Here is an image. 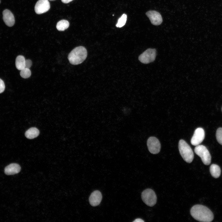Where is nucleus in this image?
<instances>
[{
    "mask_svg": "<svg viewBox=\"0 0 222 222\" xmlns=\"http://www.w3.org/2000/svg\"><path fill=\"white\" fill-rule=\"evenodd\" d=\"M3 19L6 24L8 27L13 26L15 23L14 16L10 11L8 9L4 10L2 13Z\"/></svg>",
    "mask_w": 222,
    "mask_h": 222,
    "instance_id": "obj_12",
    "label": "nucleus"
},
{
    "mask_svg": "<svg viewBox=\"0 0 222 222\" xmlns=\"http://www.w3.org/2000/svg\"><path fill=\"white\" fill-rule=\"evenodd\" d=\"M69 26V22L65 20H62L59 21L56 25V27L59 31H64L67 29Z\"/></svg>",
    "mask_w": 222,
    "mask_h": 222,
    "instance_id": "obj_17",
    "label": "nucleus"
},
{
    "mask_svg": "<svg viewBox=\"0 0 222 222\" xmlns=\"http://www.w3.org/2000/svg\"><path fill=\"white\" fill-rule=\"evenodd\" d=\"M192 216L196 220L203 222H210L214 219L211 211L207 207L201 204L193 206L190 210Z\"/></svg>",
    "mask_w": 222,
    "mask_h": 222,
    "instance_id": "obj_1",
    "label": "nucleus"
},
{
    "mask_svg": "<svg viewBox=\"0 0 222 222\" xmlns=\"http://www.w3.org/2000/svg\"><path fill=\"white\" fill-rule=\"evenodd\" d=\"M127 20V15L123 14L118 19L117 23L116 25L117 27H123L125 24Z\"/></svg>",
    "mask_w": 222,
    "mask_h": 222,
    "instance_id": "obj_18",
    "label": "nucleus"
},
{
    "mask_svg": "<svg viewBox=\"0 0 222 222\" xmlns=\"http://www.w3.org/2000/svg\"><path fill=\"white\" fill-rule=\"evenodd\" d=\"M55 0H49V1H54Z\"/></svg>",
    "mask_w": 222,
    "mask_h": 222,
    "instance_id": "obj_25",
    "label": "nucleus"
},
{
    "mask_svg": "<svg viewBox=\"0 0 222 222\" xmlns=\"http://www.w3.org/2000/svg\"><path fill=\"white\" fill-rule=\"evenodd\" d=\"M48 0H39L35 6V10L37 14H41L47 11L50 9Z\"/></svg>",
    "mask_w": 222,
    "mask_h": 222,
    "instance_id": "obj_9",
    "label": "nucleus"
},
{
    "mask_svg": "<svg viewBox=\"0 0 222 222\" xmlns=\"http://www.w3.org/2000/svg\"></svg>",
    "mask_w": 222,
    "mask_h": 222,
    "instance_id": "obj_27",
    "label": "nucleus"
},
{
    "mask_svg": "<svg viewBox=\"0 0 222 222\" xmlns=\"http://www.w3.org/2000/svg\"><path fill=\"white\" fill-rule=\"evenodd\" d=\"M156 51L155 49H147L138 57L139 60L144 64H147L154 61L156 58Z\"/></svg>",
    "mask_w": 222,
    "mask_h": 222,
    "instance_id": "obj_6",
    "label": "nucleus"
},
{
    "mask_svg": "<svg viewBox=\"0 0 222 222\" xmlns=\"http://www.w3.org/2000/svg\"><path fill=\"white\" fill-rule=\"evenodd\" d=\"M5 89V85L4 82L0 78V93L3 92Z\"/></svg>",
    "mask_w": 222,
    "mask_h": 222,
    "instance_id": "obj_21",
    "label": "nucleus"
},
{
    "mask_svg": "<svg viewBox=\"0 0 222 222\" xmlns=\"http://www.w3.org/2000/svg\"><path fill=\"white\" fill-rule=\"evenodd\" d=\"M39 131L35 127H32L28 130L25 133V136L29 139H32L37 137L39 134Z\"/></svg>",
    "mask_w": 222,
    "mask_h": 222,
    "instance_id": "obj_14",
    "label": "nucleus"
},
{
    "mask_svg": "<svg viewBox=\"0 0 222 222\" xmlns=\"http://www.w3.org/2000/svg\"><path fill=\"white\" fill-rule=\"evenodd\" d=\"M73 0H61L62 2L64 3H68Z\"/></svg>",
    "mask_w": 222,
    "mask_h": 222,
    "instance_id": "obj_24",
    "label": "nucleus"
},
{
    "mask_svg": "<svg viewBox=\"0 0 222 222\" xmlns=\"http://www.w3.org/2000/svg\"><path fill=\"white\" fill-rule=\"evenodd\" d=\"M26 60L24 57L22 55L17 56L15 60V66L17 69L21 70L25 68Z\"/></svg>",
    "mask_w": 222,
    "mask_h": 222,
    "instance_id": "obj_16",
    "label": "nucleus"
},
{
    "mask_svg": "<svg viewBox=\"0 0 222 222\" xmlns=\"http://www.w3.org/2000/svg\"><path fill=\"white\" fill-rule=\"evenodd\" d=\"M151 23L154 25H158L162 22V17L160 14L155 10H150L146 13Z\"/></svg>",
    "mask_w": 222,
    "mask_h": 222,
    "instance_id": "obj_10",
    "label": "nucleus"
},
{
    "mask_svg": "<svg viewBox=\"0 0 222 222\" xmlns=\"http://www.w3.org/2000/svg\"></svg>",
    "mask_w": 222,
    "mask_h": 222,
    "instance_id": "obj_26",
    "label": "nucleus"
},
{
    "mask_svg": "<svg viewBox=\"0 0 222 222\" xmlns=\"http://www.w3.org/2000/svg\"><path fill=\"white\" fill-rule=\"evenodd\" d=\"M21 167L17 163H11L5 168V173L8 175H13L18 173L21 170Z\"/></svg>",
    "mask_w": 222,
    "mask_h": 222,
    "instance_id": "obj_13",
    "label": "nucleus"
},
{
    "mask_svg": "<svg viewBox=\"0 0 222 222\" xmlns=\"http://www.w3.org/2000/svg\"><path fill=\"white\" fill-rule=\"evenodd\" d=\"M205 138V132L202 128H198L195 131L191 142L194 146L199 145L203 141Z\"/></svg>",
    "mask_w": 222,
    "mask_h": 222,
    "instance_id": "obj_8",
    "label": "nucleus"
},
{
    "mask_svg": "<svg viewBox=\"0 0 222 222\" xmlns=\"http://www.w3.org/2000/svg\"><path fill=\"white\" fill-rule=\"evenodd\" d=\"M179 149L184 160L187 163H191L194 158V154L190 146L184 140L181 139L179 142Z\"/></svg>",
    "mask_w": 222,
    "mask_h": 222,
    "instance_id": "obj_3",
    "label": "nucleus"
},
{
    "mask_svg": "<svg viewBox=\"0 0 222 222\" xmlns=\"http://www.w3.org/2000/svg\"><path fill=\"white\" fill-rule=\"evenodd\" d=\"M216 139L218 143L222 145V128H218L216 133Z\"/></svg>",
    "mask_w": 222,
    "mask_h": 222,
    "instance_id": "obj_20",
    "label": "nucleus"
},
{
    "mask_svg": "<svg viewBox=\"0 0 222 222\" xmlns=\"http://www.w3.org/2000/svg\"><path fill=\"white\" fill-rule=\"evenodd\" d=\"M102 199V195L101 192L98 190H96L91 194L89 201L90 205L95 207L100 204Z\"/></svg>",
    "mask_w": 222,
    "mask_h": 222,
    "instance_id": "obj_11",
    "label": "nucleus"
},
{
    "mask_svg": "<svg viewBox=\"0 0 222 222\" xmlns=\"http://www.w3.org/2000/svg\"><path fill=\"white\" fill-rule=\"evenodd\" d=\"M195 153L200 157L204 164L206 165H209L211 161V154L207 149L204 146L198 145L194 149Z\"/></svg>",
    "mask_w": 222,
    "mask_h": 222,
    "instance_id": "obj_4",
    "label": "nucleus"
},
{
    "mask_svg": "<svg viewBox=\"0 0 222 222\" xmlns=\"http://www.w3.org/2000/svg\"><path fill=\"white\" fill-rule=\"evenodd\" d=\"M87 56L86 48L80 46L75 47L68 54V59L71 64L76 65L82 63L86 59Z\"/></svg>",
    "mask_w": 222,
    "mask_h": 222,
    "instance_id": "obj_2",
    "label": "nucleus"
},
{
    "mask_svg": "<svg viewBox=\"0 0 222 222\" xmlns=\"http://www.w3.org/2000/svg\"><path fill=\"white\" fill-rule=\"evenodd\" d=\"M147 146L149 151L152 154H157L160 151V142L155 137H151L148 139Z\"/></svg>",
    "mask_w": 222,
    "mask_h": 222,
    "instance_id": "obj_7",
    "label": "nucleus"
},
{
    "mask_svg": "<svg viewBox=\"0 0 222 222\" xmlns=\"http://www.w3.org/2000/svg\"><path fill=\"white\" fill-rule=\"evenodd\" d=\"M142 199L147 205L152 207L156 203L157 197L154 191L152 189H147L142 192Z\"/></svg>",
    "mask_w": 222,
    "mask_h": 222,
    "instance_id": "obj_5",
    "label": "nucleus"
},
{
    "mask_svg": "<svg viewBox=\"0 0 222 222\" xmlns=\"http://www.w3.org/2000/svg\"><path fill=\"white\" fill-rule=\"evenodd\" d=\"M210 171L212 176L215 178H217L220 176L221 169L217 165L212 164L210 167Z\"/></svg>",
    "mask_w": 222,
    "mask_h": 222,
    "instance_id": "obj_15",
    "label": "nucleus"
},
{
    "mask_svg": "<svg viewBox=\"0 0 222 222\" xmlns=\"http://www.w3.org/2000/svg\"><path fill=\"white\" fill-rule=\"evenodd\" d=\"M20 74L22 78L26 79L31 76V72L29 68H25L21 70Z\"/></svg>",
    "mask_w": 222,
    "mask_h": 222,
    "instance_id": "obj_19",
    "label": "nucleus"
},
{
    "mask_svg": "<svg viewBox=\"0 0 222 222\" xmlns=\"http://www.w3.org/2000/svg\"><path fill=\"white\" fill-rule=\"evenodd\" d=\"M133 222H144V221L140 218L136 219L134 220Z\"/></svg>",
    "mask_w": 222,
    "mask_h": 222,
    "instance_id": "obj_23",
    "label": "nucleus"
},
{
    "mask_svg": "<svg viewBox=\"0 0 222 222\" xmlns=\"http://www.w3.org/2000/svg\"><path fill=\"white\" fill-rule=\"evenodd\" d=\"M32 65L31 61L29 59L26 60L25 63V68H29Z\"/></svg>",
    "mask_w": 222,
    "mask_h": 222,
    "instance_id": "obj_22",
    "label": "nucleus"
}]
</instances>
